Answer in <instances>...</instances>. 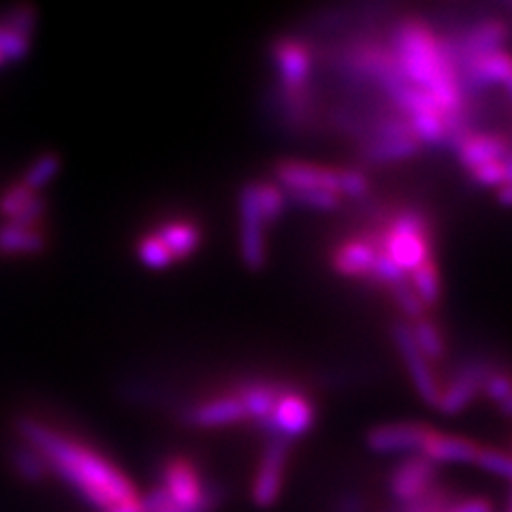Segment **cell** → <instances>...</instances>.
Here are the masks:
<instances>
[{
    "instance_id": "20",
    "label": "cell",
    "mask_w": 512,
    "mask_h": 512,
    "mask_svg": "<svg viewBox=\"0 0 512 512\" xmlns=\"http://www.w3.org/2000/svg\"><path fill=\"white\" fill-rule=\"evenodd\" d=\"M154 235L163 242V246L171 254L173 263L188 259V256L195 254V250L201 244V229L188 220L165 222L163 227H158L154 231Z\"/></svg>"
},
{
    "instance_id": "37",
    "label": "cell",
    "mask_w": 512,
    "mask_h": 512,
    "mask_svg": "<svg viewBox=\"0 0 512 512\" xmlns=\"http://www.w3.org/2000/svg\"><path fill=\"white\" fill-rule=\"evenodd\" d=\"M498 201L506 207H512V184H504L498 190Z\"/></svg>"
},
{
    "instance_id": "19",
    "label": "cell",
    "mask_w": 512,
    "mask_h": 512,
    "mask_svg": "<svg viewBox=\"0 0 512 512\" xmlns=\"http://www.w3.org/2000/svg\"><path fill=\"white\" fill-rule=\"evenodd\" d=\"M421 152V143L414 137H382L365 139L359 154L370 165H391L402 163Z\"/></svg>"
},
{
    "instance_id": "1",
    "label": "cell",
    "mask_w": 512,
    "mask_h": 512,
    "mask_svg": "<svg viewBox=\"0 0 512 512\" xmlns=\"http://www.w3.org/2000/svg\"><path fill=\"white\" fill-rule=\"evenodd\" d=\"M18 431L28 446L43 455L50 472L82 495L88 506L109 512L141 500L131 478L94 448L30 419H22Z\"/></svg>"
},
{
    "instance_id": "29",
    "label": "cell",
    "mask_w": 512,
    "mask_h": 512,
    "mask_svg": "<svg viewBox=\"0 0 512 512\" xmlns=\"http://www.w3.org/2000/svg\"><path fill=\"white\" fill-rule=\"evenodd\" d=\"M389 288V293H391V297L395 299V303H397V308L402 310L412 323L414 320H419V318H423L425 316V306L421 303V299L416 297V293L412 291V286H410V282H408V278L406 280H402V282H395V284H391V286H387Z\"/></svg>"
},
{
    "instance_id": "8",
    "label": "cell",
    "mask_w": 512,
    "mask_h": 512,
    "mask_svg": "<svg viewBox=\"0 0 512 512\" xmlns=\"http://www.w3.org/2000/svg\"><path fill=\"white\" fill-rule=\"evenodd\" d=\"M491 370L493 367L485 361L463 363L455 378L442 389L436 408L448 416L466 410L474 402V397L483 391V382Z\"/></svg>"
},
{
    "instance_id": "4",
    "label": "cell",
    "mask_w": 512,
    "mask_h": 512,
    "mask_svg": "<svg viewBox=\"0 0 512 512\" xmlns=\"http://www.w3.org/2000/svg\"><path fill=\"white\" fill-rule=\"evenodd\" d=\"M163 487L173 506L210 512L218 500L216 491H207L197 468L184 457H173L163 468Z\"/></svg>"
},
{
    "instance_id": "7",
    "label": "cell",
    "mask_w": 512,
    "mask_h": 512,
    "mask_svg": "<svg viewBox=\"0 0 512 512\" xmlns=\"http://www.w3.org/2000/svg\"><path fill=\"white\" fill-rule=\"evenodd\" d=\"M393 340L399 348V355H402V359L406 363V370L410 374V380L414 384L416 393L423 397L425 404L436 408L440 393H442V387H440V382H438L434 370H431L427 357L419 350V346H416V342L412 338L410 325L408 323H395L393 325Z\"/></svg>"
},
{
    "instance_id": "5",
    "label": "cell",
    "mask_w": 512,
    "mask_h": 512,
    "mask_svg": "<svg viewBox=\"0 0 512 512\" xmlns=\"http://www.w3.org/2000/svg\"><path fill=\"white\" fill-rule=\"evenodd\" d=\"M314 419L316 408L312 404V399L293 387L280 397L274 414H271V419L261 429L265 434H269V438H284L291 442L293 438L306 434L314 425Z\"/></svg>"
},
{
    "instance_id": "38",
    "label": "cell",
    "mask_w": 512,
    "mask_h": 512,
    "mask_svg": "<svg viewBox=\"0 0 512 512\" xmlns=\"http://www.w3.org/2000/svg\"><path fill=\"white\" fill-rule=\"evenodd\" d=\"M504 165V175H506V184H512V150L508 152V156L502 160Z\"/></svg>"
},
{
    "instance_id": "41",
    "label": "cell",
    "mask_w": 512,
    "mask_h": 512,
    "mask_svg": "<svg viewBox=\"0 0 512 512\" xmlns=\"http://www.w3.org/2000/svg\"><path fill=\"white\" fill-rule=\"evenodd\" d=\"M5 64H7V62H5V58H3V56H0V67H5Z\"/></svg>"
},
{
    "instance_id": "6",
    "label": "cell",
    "mask_w": 512,
    "mask_h": 512,
    "mask_svg": "<svg viewBox=\"0 0 512 512\" xmlns=\"http://www.w3.org/2000/svg\"><path fill=\"white\" fill-rule=\"evenodd\" d=\"M239 220H242V231H239L242 261L248 269L261 271L267 263L265 222L261 218L259 205H256L254 182L246 184L242 190H239Z\"/></svg>"
},
{
    "instance_id": "39",
    "label": "cell",
    "mask_w": 512,
    "mask_h": 512,
    "mask_svg": "<svg viewBox=\"0 0 512 512\" xmlns=\"http://www.w3.org/2000/svg\"><path fill=\"white\" fill-rule=\"evenodd\" d=\"M500 408H502V414L512 416V393H510V397L506 399V402H502V404H500Z\"/></svg>"
},
{
    "instance_id": "3",
    "label": "cell",
    "mask_w": 512,
    "mask_h": 512,
    "mask_svg": "<svg viewBox=\"0 0 512 512\" xmlns=\"http://www.w3.org/2000/svg\"><path fill=\"white\" fill-rule=\"evenodd\" d=\"M274 62L280 77V105L291 122L308 118L312 52L297 39H278L274 45Z\"/></svg>"
},
{
    "instance_id": "42",
    "label": "cell",
    "mask_w": 512,
    "mask_h": 512,
    "mask_svg": "<svg viewBox=\"0 0 512 512\" xmlns=\"http://www.w3.org/2000/svg\"><path fill=\"white\" fill-rule=\"evenodd\" d=\"M508 512H512V502H510V508H508Z\"/></svg>"
},
{
    "instance_id": "36",
    "label": "cell",
    "mask_w": 512,
    "mask_h": 512,
    "mask_svg": "<svg viewBox=\"0 0 512 512\" xmlns=\"http://www.w3.org/2000/svg\"><path fill=\"white\" fill-rule=\"evenodd\" d=\"M444 512H493V506L489 500L476 498V500H466L455 506H448Z\"/></svg>"
},
{
    "instance_id": "26",
    "label": "cell",
    "mask_w": 512,
    "mask_h": 512,
    "mask_svg": "<svg viewBox=\"0 0 512 512\" xmlns=\"http://www.w3.org/2000/svg\"><path fill=\"white\" fill-rule=\"evenodd\" d=\"M286 201L299 205V207H308V210H316V212H331L338 210L342 197L333 195L329 190L323 188H310V190H291L284 192Z\"/></svg>"
},
{
    "instance_id": "23",
    "label": "cell",
    "mask_w": 512,
    "mask_h": 512,
    "mask_svg": "<svg viewBox=\"0 0 512 512\" xmlns=\"http://www.w3.org/2000/svg\"><path fill=\"white\" fill-rule=\"evenodd\" d=\"M11 463L15 468V474H18L22 480H26V483H41V480H45L52 474L43 455L35 451L32 446H28L26 442L13 448Z\"/></svg>"
},
{
    "instance_id": "32",
    "label": "cell",
    "mask_w": 512,
    "mask_h": 512,
    "mask_svg": "<svg viewBox=\"0 0 512 512\" xmlns=\"http://www.w3.org/2000/svg\"><path fill=\"white\" fill-rule=\"evenodd\" d=\"M483 393L489 402H506L512 393V374L502 370H491L483 382Z\"/></svg>"
},
{
    "instance_id": "34",
    "label": "cell",
    "mask_w": 512,
    "mask_h": 512,
    "mask_svg": "<svg viewBox=\"0 0 512 512\" xmlns=\"http://www.w3.org/2000/svg\"><path fill=\"white\" fill-rule=\"evenodd\" d=\"M446 508H448L446 493L438 487H431L427 493L421 495V498L406 504L404 512H444Z\"/></svg>"
},
{
    "instance_id": "31",
    "label": "cell",
    "mask_w": 512,
    "mask_h": 512,
    "mask_svg": "<svg viewBox=\"0 0 512 512\" xmlns=\"http://www.w3.org/2000/svg\"><path fill=\"white\" fill-rule=\"evenodd\" d=\"M476 463L491 474H498L512 480V457L502 451H495V448H480Z\"/></svg>"
},
{
    "instance_id": "30",
    "label": "cell",
    "mask_w": 512,
    "mask_h": 512,
    "mask_svg": "<svg viewBox=\"0 0 512 512\" xmlns=\"http://www.w3.org/2000/svg\"><path fill=\"white\" fill-rule=\"evenodd\" d=\"M408 276L404 274L402 269H399L387 254L382 252V248L378 250V254H376V259H374V265H372V271H370V278L367 280H372V282H376V284H384V286H391V284H395V282H402V280H406Z\"/></svg>"
},
{
    "instance_id": "40",
    "label": "cell",
    "mask_w": 512,
    "mask_h": 512,
    "mask_svg": "<svg viewBox=\"0 0 512 512\" xmlns=\"http://www.w3.org/2000/svg\"><path fill=\"white\" fill-rule=\"evenodd\" d=\"M504 90H506V94H508V99H510V103H512V79L510 82L504 86Z\"/></svg>"
},
{
    "instance_id": "16",
    "label": "cell",
    "mask_w": 512,
    "mask_h": 512,
    "mask_svg": "<svg viewBox=\"0 0 512 512\" xmlns=\"http://www.w3.org/2000/svg\"><path fill=\"white\" fill-rule=\"evenodd\" d=\"M0 214L7 218L9 224L35 227L45 214V201L39 197V192L24 184L11 186L0 195Z\"/></svg>"
},
{
    "instance_id": "22",
    "label": "cell",
    "mask_w": 512,
    "mask_h": 512,
    "mask_svg": "<svg viewBox=\"0 0 512 512\" xmlns=\"http://www.w3.org/2000/svg\"><path fill=\"white\" fill-rule=\"evenodd\" d=\"M410 286L416 293V297L421 299L425 308H434L442 299V278H440V269L434 259L425 261L416 269L410 271Z\"/></svg>"
},
{
    "instance_id": "15",
    "label": "cell",
    "mask_w": 512,
    "mask_h": 512,
    "mask_svg": "<svg viewBox=\"0 0 512 512\" xmlns=\"http://www.w3.org/2000/svg\"><path fill=\"white\" fill-rule=\"evenodd\" d=\"M436 480V466L423 455H414L399 466L391 474V493L399 502L410 504L412 500L421 498L434 487Z\"/></svg>"
},
{
    "instance_id": "25",
    "label": "cell",
    "mask_w": 512,
    "mask_h": 512,
    "mask_svg": "<svg viewBox=\"0 0 512 512\" xmlns=\"http://www.w3.org/2000/svg\"><path fill=\"white\" fill-rule=\"evenodd\" d=\"M256 205L265 224H276L286 212V195L276 182H254Z\"/></svg>"
},
{
    "instance_id": "33",
    "label": "cell",
    "mask_w": 512,
    "mask_h": 512,
    "mask_svg": "<svg viewBox=\"0 0 512 512\" xmlns=\"http://www.w3.org/2000/svg\"><path fill=\"white\" fill-rule=\"evenodd\" d=\"M370 192V182L359 169H340V197L361 199Z\"/></svg>"
},
{
    "instance_id": "17",
    "label": "cell",
    "mask_w": 512,
    "mask_h": 512,
    "mask_svg": "<svg viewBox=\"0 0 512 512\" xmlns=\"http://www.w3.org/2000/svg\"><path fill=\"white\" fill-rule=\"evenodd\" d=\"M246 421V410L235 395H220L207 399L186 412V423L192 427H224Z\"/></svg>"
},
{
    "instance_id": "24",
    "label": "cell",
    "mask_w": 512,
    "mask_h": 512,
    "mask_svg": "<svg viewBox=\"0 0 512 512\" xmlns=\"http://www.w3.org/2000/svg\"><path fill=\"white\" fill-rule=\"evenodd\" d=\"M410 331L416 346H419V350L427 357V361H438L444 357L446 344L442 338V331L438 329L434 320H429L427 316L414 320L410 325Z\"/></svg>"
},
{
    "instance_id": "2",
    "label": "cell",
    "mask_w": 512,
    "mask_h": 512,
    "mask_svg": "<svg viewBox=\"0 0 512 512\" xmlns=\"http://www.w3.org/2000/svg\"><path fill=\"white\" fill-rule=\"evenodd\" d=\"M380 235V248L408 276L431 259V222L423 210L404 207L391 216Z\"/></svg>"
},
{
    "instance_id": "27",
    "label": "cell",
    "mask_w": 512,
    "mask_h": 512,
    "mask_svg": "<svg viewBox=\"0 0 512 512\" xmlns=\"http://www.w3.org/2000/svg\"><path fill=\"white\" fill-rule=\"evenodd\" d=\"M60 171V160L56 154H45L41 158H37L32 163L24 175V186H28L30 190L39 192V188H43L45 184H50L54 175Z\"/></svg>"
},
{
    "instance_id": "10",
    "label": "cell",
    "mask_w": 512,
    "mask_h": 512,
    "mask_svg": "<svg viewBox=\"0 0 512 512\" xmlns=\"http://www.w3.org/2000/svg\"><path fill=\"white\" fill-rule=\"evenodd\" d=\"M276 180L284 192L323 188L340 197V169L323 167L303 160H280L276 165Z\"/></svg>"
},
{
    "instance_id": "13",
    "label": "cell",
    "mask_w": 512,
    "mask_h": 512,
    "mask_svg": "<svg viewBox=\"0 0 512 512\" xmlns=\"http://www.w3.org/2000/svg\"><path fill=\"white\" fill-rule=\"evenodd\" d=\"M431 429L434 427H429L425 423H416V421L380 425L367 434V446H370L374 453H382V455L421 451V446L431 434Z\"/></svg>"
},
{
    "instance_id": "14",
    "label": "cell",
    "mask_w": 512,
    "mask_h": 512,
    "mask_svg": "<svg viewBox=\"0 0 512 512\" xmlns=\"http://www.w3.org/2000/svg\"><path fill=\"white\" fill-rule=\"evenodd\" d=\"M453 152L457 154V160L466 171H472L476 167H483L489 163H502V160L510 152L508 137L500 133H468L463 135Z\"/></svg>"
},
{
    "instance_id": "35",
    "label": "cell",
    "mask_w": 512,
    "mask_h": 512,
    "mask_svg": "<svg viewBox=\"0 0 512 512\" xmlns=\"http://www.w3.org/2000/svg\"><path fill=\"white\" fill-rule=\"evenodd\" d=\"M470 173V178L474 184L483 186V188H500L506 184V175H504V165L502 163H489L483 167H476Z\"/></svg>"
},
{
    "instance_id": "28",
    "label": "cell",
    "mask_w": 512,
    "mask_h": 512,
    "mask_svg": "<svg viewBox=\"0 0 512 512\" xmlns=\"http://www.w3.org/2000/svg\"><path fill=\"white\" fill-rule=\"evenodd\" d=\"M137 256H139V261L150 269H167L169 265H173L171 254L167 252L163 242H160L154 233L141 239L137 246Z\"/></svg>"
},
{
    "instance_id": "9",
    "label": "cell",
    "mask_w": 512,
    "mask_h": 512,
    "mask_svg": "<svg viewBox=\"0 0 512 512\" xmlns=\"http://www.w3.org/2000/svg\"><path fill=\"white\" fill-rule=\"evenodd\" d=\"M288 451H291V442L284 438H271L263 459L259 472H256L254 485H252V500L254 504H259L263 508L271 506L280 495L282 489V476H284V468H286V459H288Z\"/></svg>"
},
{
    "instance_id": "21",
    "label": "cell",
    "mask_w": 512,
    "mask_h": 512,
    "mask_svg": "<svg viewBox=\"0 0 512 512\" xmlns=\"http://www.w3.org/2000/svg\"><path fill=\"white\" fill-rule=\"evenodd\" d=\"M45 248V237L35 227H18L5 222L0 227V252L3 254H37Z\"/></svg>"
},
{
    "instance_id": "12",
    "label": "cell",
    "mask_w": 512,
    "mask_h": 512,
    "mask_svg": "<svg viewBox=\"0 0 512 512\" xmlns=\"http://www.w3.org/2000/svg\"><path fill=\"white\" fill-rule=\"evenodd\" d=\"M380 250V235L352 237L342 242L331 254V267L344 278H370L376 254Z\"/></svg>"
},
{
    "instance_id": "11",
    "label": "cell",
    "mask_w": 512,
    "mask_h": 512,
    "mask_svg": "<svg viewBox=\"0 0 512 512\" xmlns=\"http://www.w3.org/2000/svg\"><path fill=\"white\" fill-rule=\"evenodd\" d=\"M291 389L293 384H286L280 380H246L237 384L233 395L242 402L246 410V419L263 427L271 419V414H274L280 397Z\"/></svg>"
},
{
    "instance_id": "18",
    "label": "cell",
    "mask_w": 512,
    "mask_h": 512,
    "mask_svg": "<svg viewBox=\"0 0 512 512\" xmlns=\"http://www.w3.org/2000/svg\"><path fill=\"white\" fill-rule=\"evenodd\" d=\"M480 444H476L470 438L463 436H451V434H440V431L431 429V434L421 446V455L429 459L431 463H444V461H453V463H476V457L480 453Z\"/></svg>"
}]
</instances>
